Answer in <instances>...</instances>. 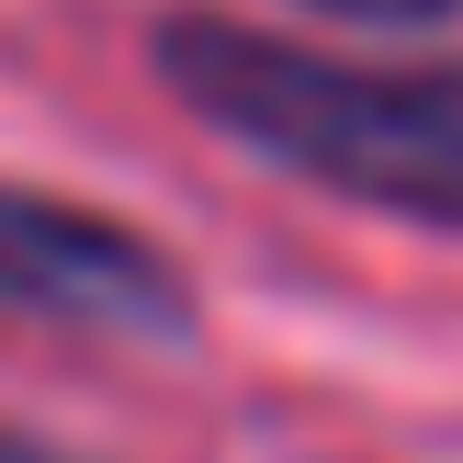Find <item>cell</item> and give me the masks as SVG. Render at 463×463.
<instances>
[{"label":"cell","mask_w":463,"mask_h":463,"mask_svg":"<svg viewBox=\"0 0 463 463\" xmlns=\"http://www.w3.org/2000/svg\"><path fill=\"white\" fill-rule=\"evenodd\" d=\"M158 80L193 102L203 136L271 158L283 181H317V193L373 203L396 226L463 238V68L339 57V45H294L260 23L170 12Z\"/></svg>","instance_id":"1"},{"label":"cell","mask_w":463,"mask_h":463,"mask_svg":"<svg viewBox=\"0 0 463 463\" xmlns=\"http://www.w3.org/2000/svg\"><path fill=\"white\" fill-rule=\"evenodd\" d=\"M0 306L90 339H193V271L102 203L0 181Z\"/></svg>","instance_id":"2"},{"label":"cell","mask_w":463,"mask_h":463,"mask_svg":"<svg viewBox=\"0 0 463 463\" xmlns=\"http://www.w3.org/2000/svg\"><path fill=\"white\" fill-rule=\"evenodd\" d=\"M306 12L362 23V34H441V23H463V0H306Z\"/></svg>","instance_id":"3"},{"label":"cell","mask_w":463,"mask_h":463,"mask_svg":"<svg viewBox=\"0 0 463 463\" xmlns=\"http://www.w3.org/2000/svg\"><path fill=\"white\" fill-rule=\"evenodd\" d=\"M0 463H68V452H45V441H23V430H0Z\"/></svg>","instance_id":"4"}]
</instances>
